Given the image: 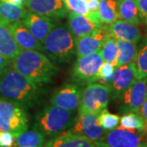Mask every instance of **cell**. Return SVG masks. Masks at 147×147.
I'll list each match as a JSON object with an SVG mask.
<instances>
[{
    "label": "cell",
    "instance_id": "6da1fadb",
    "mask_svg": "<svg viewBox=\"0 0 147 147\" xmlns=\"http://www.w3.org/2000/svg\"><path fill=\"white\" fill-rule=\"evenodd\" d=\"M46 92L42 85L27 79L15 69L10 68L0 76V97L26 110L42 104Z\"/></svg>",
    "mask_w": 147,
    "mask_h": 147
},
{
    "label": "cell",
    "instance_id": "7a4b0ae2",
    "mask_svg": "<svg viewBox=\"0 0 147 147\" xmlns=\"http://www.w3.org/2000/svg\"><path fill=\"white\" fill-rule=\"evenodd\" d=\"M12 68L40 85L50 84L59 73L57 66L45 54L36 50H21L11 61Z\"/></svg>",
    "mask_w": 147,
    "mask_h": 147
},
{
    "label": "cell",
    "instance_id": "3957f363",
    "mask_svg": "<svg viewBox=\"0 0 147 147\" xmlns=\"http://www.w3.org/2000/svg\"><path fill=\"white\" fill-rule=\"evenodd\" d=\"M42 44L43 53L56 66L68 65L76 55V38L65 24L55 25Z\"/></svg>",
    "mask_w": 147,
    "mask_h": 147
},
{
    "label": "cell",
    "instance_id": "277c9868",
    "mask_svg": "<svg viewBox=\"0 0 147 147\" xmlns=\"http://www.w3.org/2000/svg\"><path fill=\"white\" fill-rule=\"evenodd\" d=\"M76 118L75 111L49 104L35 115L32 128L51 139L70 129Z\"/></svg>",
    "mask_w": 147,
    "mask_h": 147
},
{
    "label": "cell",
    "instance_id": "5b68a950",
    "mask_svg": "<svg viewBox=\"0 0 147 147\" xmlns=\"http://www.w3.org/2000/svg\"><path fill=\"white\" fill-rule=\"evenodd\" d=\"M29 117L22 107L0 97V131L8 132L16 138L28 130Z\"/></svg>",
    "mask_w": 147,
    "mask_h": 147
},
{
    "label": "cell",
    "instance_id": "8992f818",
    "mask_svg": "<svg viewBox=\"0 0 147 147\" xmlns=\"http://www.w3.org/2000/svg\"><path fill=\"white\" fill-rule=\"evenodd\" d=\"M103 63L100 50L78 57L72 68V82L83 87L99 81L100 69Z\"/></svg>",
    "mask_w": 147,
    "mask_h": 147
},
{
    "label": "cell",
    "instance_id": "52a82bcc",
    "mask_svg": "<svg viewBox=\"0 0 147 147\" xmlns=\"http://www.w3.org/2000/svg\"><path fill=\"white\" fill-rule=\"evenodd\" d=\"M146 133L119 127L106 131L94 145L96 147H147Z\"/></svg>",
    "mask_w": 147,
    "mask_h": 147
},
{
    "label": "cell",
    "instance_id": "ba28073f",
    "mask_svg": "<svg viewBox=\"0 0 147 147\" xmlns=\"http://www.w3.org/2000/svg\"><path fill=\"white\" fill-rule=\"evenodd\" d=\"M110 99V89L105 84L97 83L88 84L82 90L78 115L99 114L101 110L106 109Z\"/></svg>",
    "mask_w": 147,
    "mask_h": 147
},
{
    "label": "cell",
    "instance_id": "9c48e42d",
    "mask_svg": "<svg viewBox=\"0 0 147 147\" xmlns=\"http://www.w3.org/2000/svg\"><path fill=\"white\" fill-rule=\"evenodd\" d=\"M137 80V73L134 62L115 68L113 77L109 83L105 84L110 89V99L119 101L123 93Z\"/></svg>",
    "mask_w": 147,
    "mask_h": 147
},
{
    "label": "cell",
    "instance_id": "30bf717a",
    "mask_svg": "<svg viewBox=\"0 0 147 147\" xmlns=\"http://www.w3.org/2000/svg\"><path fill=\"white\" fill-rule=\"evenodd\" d=\"M147 97V78L137 79L119 99L118 111L121 115L137 112Z\"/></svg>",
    "mask_w": 147,
    "mask_h": 147
},
{
    "label": "cell",
    "instance_id": "8fae6325",
    "mask_svg": "<svg viewBox=\"0 0 147 147\" xmlns=\"http://www.w3.org/2000/svg\"><path fill=\"white\" fill-rule=\"evenodd\" d=\"M99 114L87 113L77 115L76 120L69 130L74 133L89 139L92 142L98 141L106 132L98 123Z\"/></svg>",
    "mask_w": 147,
    "mask_h": 147
},
{
    "label": "cell",
    "instance_id": "7c38bea8",
    "mask_svg": "<svg viewBox=\"0 0 147 147\" xmlns=\"http://www.w3.org/2000/svg\"><path fill=\"white\" fill-rule=\"evenodd\" d=\"M82 90L81 86L74 83L63 84L51 96L50 104L75 111L79 107Z\"/></svg>",
    "mask_w": 147,
    "mask_h": 147
},
{
    "label": "cell",
    "instance_id": "4fadbf2b",
    "mask_svg": "<svg viewBox=\"0 0 147 147\" xmlns=\"http://www.w3.org/2000/svg\"><path fill=\"white\" fill-rule=\"evenodd\" d=\"M24 4L32 12L53 20L64 19L68 13L64 0H25Z\"/></svg>",
    "mask_w": 147,
    "mask_h": 147
},
{
    "label": "cell",
    "instance_id": "5bb4252c",
    "mask_svg": "<svg viewBox=\"0 0 147 147\" xmlns=\"http://www.w3.org/2000/svg\"><path fill=\"white\" fill-rule=\"evenodd\" d=\"M108 33V25H106L99 27L91 34L76 39L77 57H80L99 51Z\"/></svg>",
    "mask_w": 147,
    "mask_h": 147
},
{
    "label": "cell",
    "instance_id": "9a60e30c",
    "mask_svg": "<svg viewBox=\"0 0 147 147\" xmlns=\"http://www.w3.org/2000/svg\"><path fill=\"white\" fill-rule=\"evenodd\" d=\"M29 31L40 42H42L47 34L53 30L55 23L53 19L47 16H41L32 11H28L22 20Z\"/></svg>",
    "mask_w": 147,
    "mask_h": 147
},
{
    "label": "cell",
    "instance_id": "2e32d148",
    "mask_svg": "<svg viewBox=\"0 0 147 147\" xmlns=\"http://www.w3.org/2000/svg\"><path fill=\"white\" fill-rule=\"evenodd\" d=\"M10 30L16 44L21 50H36L43 52L42 42L34 38L22 21L10 24Z\"/></svg>",
    "mask_w": 147,
    "mask_h": 147
},
{
    "label": "cell",
    "instance_id": "e0dca14e",
    "mask_svg": "<svg viewBox=\"0 0 147 147\" xmlns=\"http://www.w3.org/2000/svg\"><path fill=\"white\" fill-rule=\"evenodd\" d=\"M108 30L117 39L137 43L142 38V34L137 25L120 19L109 25Z\"/></svg>",
    "mask_w": 147,
    "mask_h": 147
},
{
    "label": "cell",
    "instance_id": "ac0fdd59",
    "mask_svg": "<svg viewBox=\"0 0 147 147\" xmlns=\"http://www.w3.org/2000/svg\"><path fill=\"white\" fill-rule=\"evenodd\" d=\"M68 27L74 38L78 39L79 38L91 34L100 26L96 25L88 16L79 15L69 11L68 13Z\"/></svg>",
    "mask_w": 147,
    "mask_h": 147
},
{
    "label": "cell",
    "instance_id": "d6986e66",
    "mask_svg": "<svg viewBox=\"0 0 147 147\" xmlns=\"http://www.w3.org/2000/svg\"><path fill=\"white\" fill-rule=\"evenodd\" d=\"M44 147H96L94 142L86 137L74 133L69 129L57 137L51 138Z\"/></svg>",
    "mask_w": 147,
    "mask_h": 147
},
{
    "label": "cell",
    "instance_id": "ffe728a7",
    "mask_svg": "<svg viewBox=\"0 0 147 147\" xmlns=\"http://www.w3.org/2000/svg\"><path fill=\"white\" fill-rule=\"evenodd\" d=\"M21 51L10 30V24L0 17V53L12 61Z\"/></svg>",
    "mask_w": 147,
    "mask_h": 147
},
{
    "label": "cell",
    "instance_id": "44dd1931",
    "mask_svg": "<svg viewBox=\"0 0 147 147\" xmlns=\"http://www.w3.org/2000/svg\"><path fill=\"white\" fill-rule=\"evenodd\" d=\"M27 12L28 11L23 6L0 0V17L9 24L22 21Z\"/></svg>",
    "mask_w": 147,
    "mask_h": 147
},
{
    "label": "cell",
    "instance_id": "7402d4cb",
    "mask_svg": "<svg viewBox=\"0 0 147 147\" xmlns=\"http://www.w3.org/2000/svg\"><path fill=\"white\" fill-rule=\"evenodd\" d=\"M118 16L120 20L139 26L141 24L135 0H118Z\"/></svg>",
    "mask_w": 147,
    "mask_h": 147
},
{
    "label": "cell",
    "instance_id": "603a6c76",
    "mask_svg": "<svg viewBox=\"0 0 147 147\" xmlns=\"http://www.w3.org/2000/svg\"><path fill=\"white\" fill-rule=\"evenodd\" d=\"M45 143L46 137L40 131L32 129L16 137L14 147H44Z\"/></svg>",
    "mask_w": 147,
    "mask_h": 147
},
{
    "label": "cell",
    "instance_id": "cb8c5ba5",
    "mask_svg": "<svg viewBox=\"0 0 147 147\" xmlns=\"http://www.w3.org/2000/svg\"><path fill=\"white\" fill-rule=\"evenodd\" d=\"M118 42V56L116 67L133 62L137 53V45L136 42H128L117 39Z\"/></svg>",
    "mask_w": 147,
    "mask_h": 147
},
{
    "label": "cell",
    "instance_id": "d4e9b609",
    "mask_svg": "<svg viewBox=\"0 0 147 147\" xmlns=\"http://www.w3.org/2000/svg\"><path fill=\"white\" fill-rule=\"evenodd\" d=\"M99 17L101 24L110 25L119 19L116 0H100Z\"/></svg>",
    "mask_w": 147,
    "mask_h": 147
},
{
    "label": "cell",
    "instance_id": "484cf974",
    "mask_svg": "<svg viewBox=\"0 0 147 147\" xmlns=\"http://www.w3.org/2000/svg\"><path fill=\"white\" fill-rule=\"evenodd\" d=\"M100 51L103 61L105 62L114 65L116 67L118 56V42L117 38L113 36L110 32L105 36Z\"/></svg>",
    "mask_w": 147,
    "mask_h": 147
},
{
    "label": "cell",
    "instance_id": "4316f807",
    "mask_svg": "<svg viewBox=\"0 0 147 147\" xmlns=\"http://www.w3.org/2000/svg\"><path fill=\"white\" fill-rule=\"evenodd\" d=\"M120 127L126 129L147 132V127L140 112H129L120 118Z\"/></svg>",
    "mask_w": 147,
    "mask_h": 147
},
{
    "label": "cell",
    "instance_id": "83f0119b",
    "mask_svg": "<svg viewBox=\"0 0 147 147\" xmlns=\"http://www.w3.org/2000/svg\"><path fill=\"white\" fill-rule=\"evenodd\" d=\"M137 79L147 78V38L137 47V53L134 60Z\"/></svg>",
    "mask_w": 147,
    "mask_h": 147
},
{
    "label": "cell",
    "instance_id": "f1b7e54d",
    "mask_svg": "<svg viewBox=\"0 0 147 147\" xmlns=\"http://www.w3.org/2000/svg\"><path fill=\"white\" fill-rule=\"evenodd\" d=\"M120 117L118 115L112 114L107 109L101 110L98 115V123L105 131H111L118 127Z\"/></svg>",
    "mask_w": 147,
    "mask_h": 147
},
{
    "label": "cell",
    "instance_id": "f546056e",
    "mask_svg": "<svg viewBox=\"0 0 147 147\" xmlns=\"http://www.w3.org/2000/svg\"><path fill=\"white\" fill-rule=\"evenodd\" d=\"M67 9L76 14L88 16V11L87 9L86 2L84 0H64Z\"/></svg>",
    "mask_w": 147,
    "mask_h": 147
},
{
    "label": "cell",
    "instance_id": "4dcf8cb0",
    "mask_svg": "<svg viewBox=\"0 0 147 147\" xmlns=\"http://www.w3.org/2000/svg\"><path fill=\"white\" fill-rule=\"evenodd\" d=\"M115 69V66L112 64L108 62L102 64L100 69V80L103 83V84L109 83V81L113 77Z\"/></svg>",
    "mask_w": 147,
    "mask_h": 147
},
{
    "label": "cell",
    "instance_id": "1f68e13d",
    "mask_svg": "<svg viewBox=\"0 0 147 147\" xmlns=\"http://www.w3.org/2000/svg\"><path fill=\"white\" fill-rule=\"evenodd\" d=\"M141 23L147 26V0H135Z\"/></svg>",
    "mask_w": 147,
    "mask_h": 147
},
{
    "label": "cell",
    "instance_id": "d6a6232c",
    "mask_svg": "<svg viewBox=\"0 0 147 147\" xmlns=\"http://www.w3.org/2000/svg\"><path fill=\"white\" fill-rule=\"evenodd\" d=\"M0 146L2 147H14L15 137L8 132L0 131Z\"/></svg>",
    "mask_w": 147,
    "mask_h": 147
},
{
    "label": "cell",
    "instance_id": "836d02e7",
    "mask_svg": "<svg viewBox=\"0 0 147 147\" xmlns=\"http://www.w3.org/2000/svg\"><path fill=\"white\" fill-rule=\"evenodd\" d=\"M11 66V61L10 60L4 57L1 53H0V76L2 74L7 71Z\"/></svg>",
    "mask_w": 147,
    "mask_h": 147
},
{
    "label": "cell",
    "instance_id": "e575fe53",
    "mask_svg": "<svg viewBox=\"0 0 147 147\" xmlns=\"http://www.w3.org/2000/svg\"><path fill=\"white\" fill-rule=\"evenodd\" d=\"M139 112H140L141 115L142 116V118H143V119L145 121V123H146V124L147 127V97L146 98L144 103H143L142 106H141Z\"/></svg>",
    "mask_w": 147,
    "mask_h": 147
},
{
    "label": "cell",
    "instance_id": "d590c367",
    "mask_svg": "<svg viewBox=\"0 0 147 147\" xmlns=\"http://www.w3.org/2000/svg\"><path fill=\"white\" fill-rule=\"evenodd\" d=\"M6 2H8V3H14L16 5L19 6H23L24 5V2L25 0H3Z\"/></svg>",
    "mask_w": 147,
    "mask_h": 147
},
{
    "label": "cell",
    "instance_id": "8d00e7d4",
    "mask_svg": "<svg viewBox=\"0 0 147 147\" xmlns=\"http://www.w3.org/2000/svg\"><path fill=\"white\" fill-rule=\"evenodd\" d=\"M85 2H88V1H89V0H84Z\"/></svg>",
    "mask_w": 147,
    "mask_h": 147
},
{
    "label": "cell",
    "instance_id": "74e56055",
    "mask_svg": "<svg viewBox=\"0 0 147 147\" xmlns=\"http://www.w3.org/2000/svg\"><path fill=\"white\" fill-rule=\"evenodd\" d=\"M0 147H2V146H0Z\"/></svg>",
    "mask_w": 147,
    "mask_h": 147
}]
</instances>
